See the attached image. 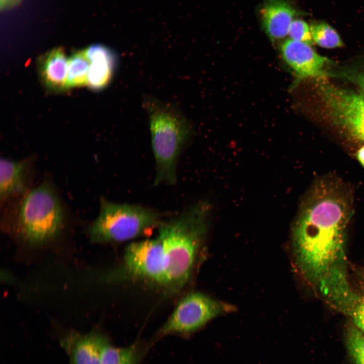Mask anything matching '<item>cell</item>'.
I'll return each mask as SVG.
<instances>
[{
  "label": "cell",
  "instance_id": "cell-1",
  "mask_svg": "<svg viewBox=\"0 0 364 364\" xmlns=\"http://www.w3.org/2000/svg\"><path fill=\"white\" fill-rule=\"evenodd\" d=\"M353 211L352 195L334 178L316 181L301 202L292 229L294 256L300 274L316 289L346 266L345 243Z\"/></svg>",
  "mask_w": 364,
  "mask_h": 364
},
{
  "label": "cell",
  "instance_id": "cell-2",
  "mask_svg": "<svg viewBox=\"0 0 364 364\" xmlns=\"http://www.w3.org/2000/svg\"><path fill=\"white\" fill-rule=\"evenodd\" d=\"M210 212L209 203L201 201L159 226L166 261L164 286L178 290L190 279Z\"/></svg>",
  "mask_w": 364,
  "mask_h": 364
},
{
  "label": "cell",
  "instance_id": "cell-3",
  "mask_svg": "<svg viewBox=\"0 0 364 364\" xmlns=\"http://www.w3.org/2000/svg\"><path fill=\"white\" fill-rule=\"evenodd\" d=\"M143 105L148 115L156 172L155 185L176 183L179 157L194 133L189 120L174 105L146 96Z\"/></svg>",
  "mask_w": 364,
  "mask_h": 364
},
{
  "label": "cell",
  "instance_id": "cell-4",
  "mask_svg": "<svg viewBox=\"0 0 364 364\" xmlns=\"http://www.w3.org/2000/svg\"><path fill=\"white\" fill-rule=\"evenodd\" d=\"M100 204L99 215L88 229L94 242L127 241L159 227L163 222L162 214L150 207L117 203L104 198Z\"/></svg>",
  "mask_w": 364,
  "mask_h": 364
},
{
  "label": "cell",
  "instance_id": "cell-5",
  "mask_svg": "<svg viewBox=\"0 0 364 364\" xmlns=\"http://www.w3.org/2000/svg\"><path fill=\"white\" fill-rule=\"evenodd\" d=\"M64 212L52 185L44 181L29 192L21 201L16 218L19 235L31 243L43 242L61 231Z\"/></svg>",
  "mask_w": 364,
  "mask_h": 364
},
{
  "label": "cell",
  "instance_id": "cell-6",
  "mask_svg": "<svg viewBox=\"0 0 364 364\" xmlns=\"http://www.w3.org/2000/svg\"><path fill=\"white\" fill-rule=\"evenodd\" d=\"M233 307L200 292H193L181 300L167 321L156 332L154 340L168 335L190 336L216 316Z\"/></svg>",
  "mask_w": 364,
  "mask_h": 364
},
{
  "label": "cell",
  "instance_id": "cell-7",
  "mask_svg": "<svg viewBox=\"0 0 364 364\" xmlns=\"http://www.w3.org/2000/svg\"><path fill=\"white\" fill-rule=\"evenodd\" d=\"M318 91L333 122L353 139L364 142V95L322 80Z\"/></svg>",
  "mask_w": 364,
  "mask_h": 364
},
{
  "label": "cell",
  "instance_id": "cell-8",
  "mask_svg": "<svg viewBox=\"0 0 364 364\" xmlns=\"http://www.w3.org/2000/svg\"><path fill=\"white\" fill-rule=\"evenodd\" d=\"M123 263L129 275L164 286L166 261L162 243L158 237L129 244Z\"/></svg>",
  "mask_w": 364,
  "mask_h": 364
},
{
  "label": "cell",
  "instance_id": "cell-9",
  "mask_svg": "<svg viewBox=\"0 0 364 364\" xmlns=\"http://www.w3.org/2000/svg\"><path fill=\"white\" fill-rule=\"evenodd\" d=\"M281 53L299 79H324L328 76L326 67L331 61L317 54L311 46L288 38L282 44Z\"/></svg>",
  "mask_w": 364,
  "mask_h": 364
},
{
  "label": "cell",
  "instance_id": "cell-10",
  "mask_svg": "<svg viewBox=\"0 0 364 364\" xmlns=\"http://www.w3.org/2000/svg\"><path fill=\"white\" fill-rule=\"evenodd\" d=\"M109 339L93 331L82 334L70 331L60 339V344L69 357V364H100L104 347Z\"/></svg>",
  "mask_w": 364,
  "mask_h": 364
},
{
  "label": "cell",
  "instance_id": "cell-11",
  "mask_svg": "<svg viewBox=\"0 0 364 364\" xmlns=\"http://www.w3.org/2000/svg\"><path fill=\"white\" fill-rule=\"evenodd\" d=\"M84 50L90 62L87 85L97 90L106 88L112 81L117 67L116 54L102 44L92 45Z\"/></svg>",
  "mask_w": 364,
  "mask_h": 364
},
{
  "label": "cell",
  "instance_id": "cell-12",
  "mask_svg": "<svg viewBox=\"0 0 364 364\" xmlns=\"http://www.w3.org/2000/svg\"><path fill=\"white\" fill-rule=\"evenodd\" d=\"M296 10L285 0H266L260 11L263 28L272 40L285 37L289 32Z\"/></svg>",
  "mask_w": 364,
  "mask_h": 364
},
{
  "label": "cell",
  "instance_id": "cell-13",
  "mask_svg": "<svg viewBox=\"0 0 364 364\" xmlns=\"http://www.w3.org/2000/svg\"><path fill=\"white\" fill-rule=\"evenodd\" d=\"M68 66V59L61 48L42 56L38 62V72L46 87L52 91L65 89Z\"/></svg>",
  "mask_w": 364,
  "mask_h": 364
},
{
  "label": "cell",
  "instance_id": "cell-14",
  "mask_svg": "<svg viewBox=\"0 0 364 364\" xmlns=\"http://www.w3.org/2000/svg\"><path fill=\"white\" fill-rule=\"evenodd\" d=\"M30 162L29 159L16 161L1 158L0 162V196L5 200L26 190Z\"/></svg>",
  "mask_w": 364,
  "mask_h": 364
},
{
  "label": "cell",
  "instance_id": "cell-15",
  "mask_svg": "<svg viewBox=\"0 0 364 364\" xmlns=\"http://www.w3.org/2000/svg\"><path fill=\"white\" fill-rule=\"evenodd\" d=\"M356 289L351 285L335 307L348 315L353 324L364 333V270L358 272Z\"/></svg>",
  "mask_w": 364,
  "mask_h": 364
},
{
  "label": "cell",
  "instance_id": "cell-16",
  "mask_svg": "<svg viewBox=\"0 0 364 364\" xmlns=\"http://www.w3.org/2000/svg\"><path fill=\"white\" fill-rule=\"evenodd\" d=\"M151 344L136 340L127 346L117 347L109 341L104 347L100 364H141Z\"/></svg>",
  "mask_w": 364,
  "mask_h": 364
},
{
  "label": "cell",
  "instance_id": "cell-17",
  "mask_svg": "<svg viewBox=\"0 0 364 364\" xmlns=\"http://www.w3.org/2000/svg\"><path fill=\"white\" fill-rule=\"evenodd\" d=\"M90 62L84 50L73 53L68 59V66L65 89L87 85Z\"/></svg>",
  "mask_w": 364,
  "mask_h": 364
},
{
  "label": "cell",
  "instance_id": "cell-18",
  "mask_svg": "<svg viewBox=\"0 0 364 364\" xmlns=\"http://www.w3.org/2000/svg\"><path fill=\"white\" fill-rule=\"evenodd\" d=\"M313 41L326 49L340 48L343 42L338 32L330 25L324 22H314L310 26Z\"/></svg>",
  "mask_w": 364,
  "mask_h": 364
},
{
  "label": "cell",
  "instance_id": "cell-19",
  "mask_svg": "<svg viewBox=\"0 0 364 364\" xmlns=\"http://www.w3.org/2000/svg\"><path fill=\"white\" fill-rule=\"evenodd\" d=\"M346 336L347 347L355 364H364V333L352 324L348 326Z\"/></svg>",
  "mask_w": 364,
  "mask_h": 364
},
{
  "label": "cell",
  "instance_id": "cell-20",
  "mask_svg": "<svg viewBox=\"0 0 364 364\" xmlns=\"http://www.w3.org/2000/svg\"><path fill=\"white\" fill-rule=\"evenodd\" d=\"M288 34L293 40L310 46L313 44L310 26L303 20H294L290 25Z\"/></svg>",
  "mask_w": 364,
  "mask_h": 364
},
{
  "label": "cell",
  "instance_id": "cell-21",
  "mask_svg": "<svg viewBox=\"0 0 364 364\" xmlns=\"http://www.w3.org/2000/svg\"><path fill=\"white\" fill-rule=\"evenodd\" d=\"M364 95V70L359 72L353 79Z\"/></svg>",
  "mask_w": 364,
  "mask_h": 364
},
{
  "label": "cell",
  "instance_id": "cell-22",
  "mask_svg": "<svg viewBox=\"0 0 364 364\" xmlns=\"http://www.w3.org/2000/svg\"><path fill=\"white\" fill-rule=\"evenodd\" d=\"M356 157L360 164L364 167V146L361 147L357 151Z\"/></svg>",
  "mask_w": 364,
  "mask_h": 364
},
{
  "label": "cell",
  "instance_id": "cell-23",
  "mask_svg": "<svg viewBox=\"0 0 364 364\" xmlns=\"http://www.w3.org/2000/svg\"><path fill=\"white\" fill-rule=\"evenodd\" d=\"M17 0H1L2 7H6L15 3Z\"/></svg>",
  "mask_w": 364,
  "mask_h": 364
}]
</instances>
